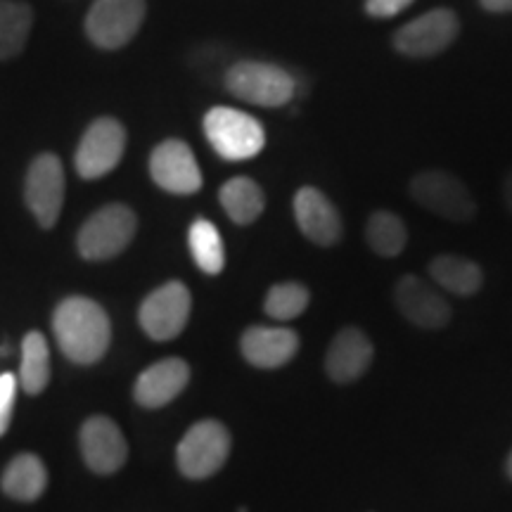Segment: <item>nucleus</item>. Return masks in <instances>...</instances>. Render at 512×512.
Segmentation results:
<instances>
[{
	"instance_id": "6e6552de",
	"label": "nucleus",
	"mask_w": 512,
	"mask_h": 512,
	"mask_svg": "<svg viewBox=\"0 0 512 512\" xmlns=\"http://www.w3.org/2000/svg\"><path fill=\"white\" fill-rule=\"evenodd\" d=\"M126 152V128L121 121L112 117L95 119L83 133L79 147H76L74 166L76 174L86 181L107 176L117 169Z\"/></svg>"
},
{
	"instance_id": "5701e85b",
	"label": "nucleus",
	"mask_w": 512,
	"mask_h": 512,
	"mask_svg": "<svg viewBox=\"0 0 512 512\" xmlns=\"http://www.w3.org/2000/svg\"><path fill=\"white\" fill-rule=\"evenodd\" d=\"M50 382V349L41 332H29L22 342L19 387L27 394H41Z\"/></svg>"
},
{
	"instance_id": "f3484780",
	"label": "nucleus",
	"mask_w": 512,
	"mask_h": 512,
	"mask_svg": "<svg viewBox=\"0 0 512 512\" xmlns=\"http://www.w3.org/2000/svg\"><path fill=\"white\" fill-rule=\"evenodd\" d=\"M190 368L181 358H164L150 366L138 377L133 396L140 406L145 408H162L171 403L178 394L188 387Z\"/></svg>"
},
{
	"instance_id": "2eb2a0df",
	"label": "nucleus",
	"mask_w": 512,
	"mask_h": 512,
	"mask_svg": "<svg viewBox=\"0 0 512 512\" xmlns=\"http://www.w3.org/2000/svg\"><path fill=\"white\" fill-rule=\"evenodd\" d=\"M294 219L313 245L332 247L342 238V216L318 188L304 185L294 195Z\"/></svg>"
},
{
	"instance_id": "423d86ee",
	"label": "nucleus",
	"mask_w": 512,
	"mask_h": 512,
	"mask_svg": "<svg viewBox=\"0 0 512 512\" xmlns=\"http://www.w3.org/2000/svg\"><path fill=\"white\" fill-rule=\"evenodd\" d=\"M411 197L420 207L453 223L472 221L477 216V202L460 178L446 171H422L411 181Z\"/></svg>"
},
{
	"instance_id": "4468645a",
	"label": "nucleus",
	"mask_w": 512,
	"mask_h": 512,
	"mask_svg": "<svg viewBox=\"0 0 512 512\" xmlns=\"http://www.w3.org/2000/svg\"><path fill=\"white\" fill-rule=\"evenodd\" d=\"M394 299L403 318L425 330H439L451 320V306L441 294L420 280L418 275H403L394 287Z\"/></svg>"
},
{
	"instance_id": "f257e3e1",
	"label": "nucleus",
	"mask_w": 512,
	"mask_h": 512,
	"mask_svg": "<svg viewBox=\"0 0 512 512\" xmlns=\"http://www.w3.org/2000/svg\"><path fill=\"white\" fill-rule=\"evenodd\" d=\"M53 332L62 354L79 366L98 363L112 342L107 311L88 297H69L53 313Z\"/></svg>"
},
{
	"instance_id": "b1692460",
	"label": "nucleus",
	"mask_w": 512,
	"mask_h": 512,
	"mask_svg": "<svg viewBox=\"0 0 512 512\" xmlns=\"http://www.w3.org/2000/svg\"><path fill=\"white\" fill-rule=\"evenodd\" d=\"M192 259L200 271L207 275H219L226 266V252H223V240L216 226L207 219H197L188 233Z\"/></svg>"
},
{
	"instance_id": "412c9836",
	"label": "nucleus",
	"mask_w": 512,
	"mask_h": 512,
	"mask_svg": "<svg viewBox=\"0 0 512 512\" xmlns=\"http://www.w3.org/2000/svg\"><path fill=\"white\" fill-rule=\"evenodd\" d=\"M219 200L223 211L230 216V221L238 223V226L254 223L266 207L264 190L259 188V183L247 176L230 178L228 183H223L219 190Z\"/></svg>"
},
{
	"instance_id": "39448f33",
	"label": "nucleus",
	"mask_w": 512,
	"mask_h": 512,
	"mask_svg": "<svg viewBox=\"0 0 512 512\" xmlns=\"http://www.w3.org/2000/svg\"><path fill=\"white\" fill-rule=\"evenodd\" d=\"M147 15L145 0H95L86 15V36L102 50H119L136 38Z\"/></svg>"
},
{
	"instance_id": "1a4fd4ad",
	"label": "nucleus",
	"mask_w": 512,
	"mask_h": 512,
	"mask_svg": "<svg viewBox=\"0 0 512 512\" xmlns=\"http://www.w3.org/2000/svg\"><path fill=\"white\" fill-rule=\"evenodd\" d=\"M64 169L60 157L43 152L29 164L24 181V200L34 219L43 228H53L62 214L64 204Z\"/></svg>"
},
{
	"instance_id": "7ed1b4c3",
	"label": "nucleus",
	"mask_w": 512,
	"mask_h": 512,
	"mask_svg": "<svg viewBox=\"0 0 512 512\" xmlns=\"http://www.w3.org/2000/svg\"><path fill=\"white\" fill-rule=\"evenodd\" d=\"M226 88L235 98L256 107H285L297 93L292 74L271 62L242 60L226 72Z\"/></svg>"
},
{
	"instance_id": "20e7f679",
	"label": "nucleus",
	"mask_w": 512,
	"mask_h": 512,
	"mask_svg": "<svg viewBox=\"0 0 512 512\" xmlns=\"http://www.w3.org/2000/svg\"><path fill=\"white\" fill-rule=\"evenodd\" d=\"M138 219L126 204H107L79 230V254L88 261H107L124 252L136 235Z\"/></svg>"
},
{
	"instance_id": "7c9ffc66",
	"label": "nucleus",
	"mask_w": 512,
	"mask_h": 512,
	"mask_svg": "<svg viewBox=\"0 0 512 512\" xmlns=\"http://www.w3.org/2000/svg\"><path fill=\"white\" fill-rule=\"evenodd\" d=\"M508 477L512 479V453L508 456Z\"/></svg>"
},
{
	"instance_id": "c85d7f7f",
	"label": "nucleus",
	"mask_w": 512,
	"mask_h": 512,
	"mask_svg": "<svg viewBox=\"0 0 512 512\" xmlns=\"http://www.w3.org/2000/svg\"><path fill=\"white\" fill-rule=\"evenodd\" d=\"M489 12H512V0H479Z\"/></svg>"
},
{
	"instance_id": "f03ea898",
	"label": "nucleus",
	"mask_w": 512,
	"mask_h": 512,
	"mask_svg": "<svg viewBox=\"0 0 512 512\" xmlns=\"http://www.w3.org/2000/svg\"><path fill=\"white\" fill-rule=\"evenodd\" d=\"M204 136L228 162H245L264 150L266 131L252 114L235 107H214L204 114Z\"/></svg>"
},
{
	"instance_id": "dca6fc26",
	"label": "nucleus",
	"mask_w": 512,
	"mask_h": 512,
	"mask_svg": "<svg viewBox=\"0 0 512 512\" xmlns=\"http://www.w3.org/2000/svg\"><path fill=\"white\" fill-rule=\"evenodd\" d=\"M370 363H373V342L358 328L339 330L325 356V370L339 384L358 380L370 368Z\"/></svg>"
},
{
	"instance_id": "6ab92c4d",
	"label": "nucleus",
	"mask_w": 512,
	"mask_h": 512,
	"mask_svg": "<svg viewBox=\"0 0 512 512\" xmlns=\"http://www.w3.org/2000/svg\"><path fill=\"white\" fill-rule=\"evenodd\" d=\"M0 486L10 498L15 501H38L43 496L48 486V472L43 460L34 456V453H19L10 460V465L5 467Z\"/></svg>"
},
{
	"instance_id": "c756f323",
	"label": "nucleus",
	"mask_w": 512,
	"mask_h": 512,
	"mask_svg": "<svg viewBox=\"0 0 512 512\" xmlns=\"http://www.w3.org/2000/svg\"><path fill=\"white\" fill-rule=\"evenodd\" d=\"M503 195H505V204H508V209L512 211V171H510L508 178H505V183H503Z\"/></svg>"
},
{
	"instance_id": "9b49d317",
	"label": "nucleus",
	"mask_w": 512,
	"mask_h": 512,
	"mask_svg": "<svg viewBox=\"0 0 512 512\" xmlns=\"http://www.w3.org/2000/svg\"><path fill=\"white\" fill-rule=\"evenodd\" d=\"M458 15L448 8H437L415 17L396 31L392 43L406 57H432L444 53L458 38Z\"/></svg>"
},
{
	"instance_id": "f8f14e48",
	"label": "nucleus",
	"mask_w": 512,
	"mask_h": 512,
	"mask_svg": "<svg viewBox=\"0 0 512 512\" xmlns=\"http://www.w3.org/2000/svg\"><path fill=\"white\" fill-rule=\"evenodd\" d=\"M150 176L171 195H195L202 188V171L190 145L171 138L159 143L150 157Z\"/></svg>"
},
{
	"instance_id": "4be33fe9",
	"label": "nucleus",
	"mask_w": 512,
	"mask_h": 512,
	"mask_svg": "<svg viewBox=\"0 0 512 512\" xmlns=\"http://www.w3.org/2000/svg\"><path fill=\"white\" fill-rule=\"evenodd\" d=\"M34 10L22 0H0V60H12L27 46Z\"/></svg>"
},
{
	"instance_id": "cd10ccee",
	"label": "nucleus",
	"mask_w": 512,
	"mask_h": 512,
	"mask_svg": "<svg viewBox=\"0 0 512 512\" xmlns=\"http://www.w3.org/2000/svg\"><path fill=\"white\" fill-rule=\"evenodd\" d=\"M411 5L413 0H366V12L375 19H392Z\"/></svg>"
},
{
	"instance_id": "9d476101",
	"label": "nucleus",
	"mask_w": 512,
	"mask_h": 512,
	"mask_svg": "<svg viewBox=\"0 0 512 512\" xmlns=\"http://www.w3.org/2000/svg\"><path fill=\"white\" fill-rule=\"evenodd\" d=\"M190 311V290L183 283H178V280H171V283L157 287L150 297H145L138 320L152 339L169 342V339L181 335L185 325H188Z\"/></svg>"
},
{
	"instance_id": "aec40b11",
	"label": "nucleus",
	"mask_w": 512,
	"mask_h": 512,
	"mask_svg": "<svg viewBox=\"0 0 512 512\" xmlns=\"http://www.w3.org/2000/svg\"><path fill=\"white\" fill-rule=\"evenodd\" d=\"M430 275L439 287H444L451 294H458V297H472V294L482 290L484 283L479 264L456 254H441L437 259H432Z\"/></svg>"
},
{
	"instance_id": "a878e982",
	"label": "nucleus",
	"mask_w": 512,
	"mask_h": 512,
	"mask_svg": "<svg viewBox=\"0 0 512 512\" xmlns=\"http://www.w3.org/2000/svg\"><path fill=\"white\" fill-rule=\"evenodd\" d=\"M309 290L299 283H278L266 294L264 309L275 320H292L309 309Z\"/></svg>"
},
{
	"instance_id": "ddd939ff",
	"label": "nucleus",
	"mask_w": 512,
	"mask_h": 512,
	"mask_svg": "<svg viewBox=\"0 0 512 512\" xmlns=\"http://www.w3.org/2000/svg\"><path fill=\"white\" fill-rule=\"evenodd\" d=\"M79 441L83 460L98 475H112L126 463L128 446L124 434L105 415H93L83 422Z\"/></svg>"
},
{
	"instance_id": "0eeeda50",
	"label": "nucleus",
	"mask_w": 512,
	"mask_h": 512,
	"mask_svg": "<svg viewBox=\"0 0 512 512\" xmlns=\"http://www.w3.org/2000/svg\"><path fill=\"white\" fill-rule=\"evenodd\" d=\"M230 453V434L221 422L202 420L192 425L176 451L178 470L190 479H207L221 470Z\"/></svg>"
},
{
	"instance_id": "bb28decb",
	"label": "nucleus",
	"mask_w": 512,
	"mask_h": 512,
	"mask_svg": "<svg viewBox=\"0 0 512 512\" xmlns=\"http://www.w3.org/2000/svg\"><path fill=\"white\" fill-rule=\"evenodd\" d=\"M19 380L12 373L0 375V437L8 432L12 422V411H15Z\"/></svg>"
},
{
	"instance_id": "393cba45",
	"label": "nucleus",
	"mask_w": 512,
	"mask_h": 512,
	"mask_svg": "<svg viewBox=\"0 0 512 512\" xmlns=\"http://www.w3.org/2000/svg\"><path fill=\"white\" fill-rule=\"evenodd\" d=\"M366 240L375 254L399 256L408 242L406 223L392 211H375L368 219Z\"/></svg>"
},
{
	"instance_id": "a211bd4d",
	"label": "nucleus",
	"mask_w": 512,
	"mask_h": 512,
	"mask_svg": "<svg viewBox=\"0 0 512 512\" xmlns=\"http://www.w3.org/2000/svg\"><path fill=\"white\" fill-rule=\"evenodd\" d=\"M242 356L256 368H280L299 349V335L290 328H249L240 339Z\"/></svg>"
}]
</instances>
